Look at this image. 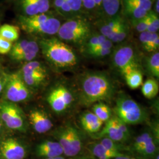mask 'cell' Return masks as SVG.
I'll return each mask as SVG.
<instances>
[{
	"label": "cell",
	"instance_id": "obj_10",
	"mask_svg": "<svg viewBox=\"0 0 159 159\" xmlns=\"http://www.w3.org/2000/svg\"><path fill=\"white\" fill-rule=\"evenodd\" d=\"M21 75L29 89L40 87L46 81L48 77L46 67L37 61L26 63L22 68Z\"/></svg>",
	"mask_w": 159,
	"mask_h": 159
},
{
	"label": "cell",
	"instance_id": "obj_15",
	"mask_svg": "<svg viewBox=\"0 0 159 159\" xmlns=\"http://www.w3.org/2000/svg\"><path fill=\"white\" fill-rule=\"evenodd\" d=\"M38 157L44 159H52L64 155L63 148L57 141L46 140L39 144L35 148Z\"/></svg>",
	"mask_w": 159,
	"mask_h": 159
},
{
	"label": "cell",
	"instance_id": "obj_40",
	"mask_svg": "<svg viewBox=\"0 0 159 159\" xmlns=\"http://www.w3.org/2000/svg\"><path fill=\"white\" fill-rule=\"evenodd\" d=\"M83 6L88 10H93L96 8L94 0H81Z\"/></svg>",
	"mask_w": 159,
	"mask_h": 159
},
{
	"label": "cell",
	"instance_id": "obj_2",
	"mask_svg": "<svg viewBox=\"0 0 159 159\" xmlns=\"http://www.w3.org/2000/svg\"><path fill=\"white\" fill-rule=\"evenodd\" d=\"M40 47L48 62L58 70H72L79 65V59L74 50L60 39H43Z\"/></svg>",
	"mask_w": 159,
	"mask_h": 159
},
{
	"label": "cell",
	"instance_id": "obj_24",
	"mask_svg": "<svg viewBox=\"0 0 159 159\" xmlns=\"http://www.w3.org/2000/svg\"><path fill=\"white\" fill-rule=\"evenodd\" d=\"M99 142L107 149L114 152L125 153L124 152H128V147L123 144L116 142L108 137H103L100 139Z\"/></svg>",
	"mask_w": 159,
	"mask_h": 159
},
{
	"label": "cell",
	"instance_id": "obj_29",
	"mask_svg": "<svg viewBox=\"0 0 159 159\" xmlns=\"http://www.w3.org/2000/svg\"><path fill=\"white\" fill-rule=\"evenodd\" d=\"M21 5L27 16H32L39 14L36 0H21Z\"/></svg>",
	"mask_w": 159,
	"mask_h": 159
},
{
	"label": "cell",
	"instance_id": "obj_38",
	"mask_svg": "<svg viewBox=\"0 0 159 159\" xmlns=\"http://www.w3.org/2000/svg\"><path fill=\"white\" fill-rule=\"evenodd\" d=\"M73 13L80 11L83 6L81 0H66Z\"/></svg>",
	"mask_w": 159,
	"mask_h": 159
},
{
	"label": "cell",
	"instance_id": "obj_42",
	"mask_svg": "<svg viewBox=\"0 0 159 159\" xmlns=\"http://www.w3.org/2000/svg\"><path fill=\"white\" fill-rule=\"evenodd\" d=\"M54 6L56 9L58 11L60 12L61 6H63V4L65 2H67V1L66 0H54Z\"/></svg>",
	"mask_w": 159,
	"mask_h": 159
},
{
	"label": "cell",
	"instance_id": "obj_9",
	"mask_svg": "<svg viewBox=\"0 0 159 159\" xmlns=\"http://www.w3.org/2000/svg\"><path fill=\"white\" fill-rule=\"evenodd\" d=\"M6 98L11 102H21L30 98L31 93L20 74H12L6 77L4 89Z\"/></svg>",
	"mask_w": 159,
	"mask_h": 159
},
{
	"label": "cell",
	"instance_id": "obj_6",
	"mask_svg": "<svg viewBox=\"0 0 159 159\" xmlns=\"http://www.w3.org/2000/svg\"><path fill=\"white\" fill-rule=\"evenodd\" d=\"M90 24L82 18L71 19L60 25L57 34L60 40L81 44L89 39L91 34Z\"/></svg>",
	"mask_w": 159,
	"mask_h": 159
},
{
	"label": "cell",
	"instance_id": "obj_20",
	"mask_svg": "<svg viewBox=\"0 0 159 159\" xmlns=\"http://www.w3.org/2000/svg\"><path fill=\"white\" fill-rule=\"evenodd\" d=\"M143 95L148 99H152L157 96L159 91L158 82L153 77L148 79L142 85Z\"/></svg>",
	"mask_w": 159,
	"mask_h": 159
},
{
	"label": "cell",
	"instance_id": "obj_45",
	"mask_svg": "<svg viewBox=\"0 0 159 159\" xmlns=\"http://www.w3.org/2000/svg\"><path fill=\"white\" fill-rule=\"evenodd\" d=\"M74 159H94L93 157H92V156H90V157H86V156H84V157H82V156H79V157H75V158H74Z\"/></svg>",
	"mask_w": 159,
	"mask_h": 159
},
{
	"label": "cell",
	"instance_id": "obj_16",
	"mask_svg": "<svg viewBox=\"0 0 159 159\" xmlns=\"http://www.w3.org/2000/svg\"><path fill=\"white\" fill-rule=\"evenodd\" d=\"M81 127L89 134H97L102 130L104 123L99 119L92 111H87L80 117Z\"/></svg>",
	"mask_w": 159,
	"mask_h": 159
},
{
	"label": "cell",
	"instance_id": "obj_43",
	"mask_svg": "<svg viewBox=\"0 0 159 159\" xmlns=\"http://www.w3.org/2000/svg\"><path fill=\"white\" fill-rule=\"evenodd\" d=\"M6 77H0V94L3 91L6 84Z\"/></svg>",
	"mask_w": 159,
	"mask_h": 159
},
{
	"label": "cell",
	"instance_id": "obj_4",
	"mask_svg": "<svg viewBox=\"0 0 159 159\" xmlns=\"http://www.w3.org/2000/svg\"><path fill=\"white\" fill-rule=\"evenodd\" d=\"M54 134L66 157L74 159L80 156L84 148V139L81 131L75 125L67 122L58 127Z\"/></svg>",
	"mask_w": 159,
	"mask_h": 159
},
{
	"label": "cell",
	"instance_id": "obj_1",
	"mask_svg": "<svg viewBox=\"0 0 159 159\" xmlns=\"http://www.w3.org/2000/svg\"><path fill=\"white\" fill-rule=\"evenodd\" d=\"M77 99L81 105L89 107L98 102H110L117 87L111 77L102 71H88L77 80Z\"/></svg>",
	"mask_w": 159,
	"mask_h": 159
},
{
	"label": "cell",
	"instance_id": "obj_51",
	"mask_svg": "<svg viewBox=\"0 0 159 159\" xmlns=\"http://www.w3.org/2000/svg\"><path fill=\"white\" fill-rule=\"evenodd\" d=\"M157 1H159V0H157Z\"/></svg>",
	"mask_w": 159,
	"mask_h": 159
},
{
	"label": "cell",
	"instance_id": "obj_22",
	"mask_svg": "<svg viewBox=\"0 0 159 159\" xmlns=\"http://www.w3.org/2000/svg\"><path fill=\"white\" fill-rule=\"evenodd\" d=\"M123 12L127 17L137 21L145 17L148 14V12L142 8L132 5L130 3L122 2Z\"/></svg>",
	"mask_w": 159,
	"mask_h": 159
},
{
	"label": "cell",
	"instance_id": "obj_32",
	"mask_svg": "<svg viewBox=\"0 0 159 159\" xmlns=\"http://www.w3.org/2000/svg\"><path fill=\"white\" fill-rule=\"evenodd\" d=\"M29 41L27 40H23L16 42L14 46H12L11 50L10 51V56L12 59L17 57L19 54L23 51V49L27 45Z\"/></svg>",
	"mask_w": 159,
	"mask_h": 159
},
{
	"label": "cell",
	"instance_id": "obj_14",
	"mask_svg": "<svg viewBox=\"0 0 159 159\" xmlns=\"http://www.w3.org/2000/svg\"><path fill=\"white\" fill-rule=\"evenodd\" d=\"M1 153L6 159H24L26 155L25 148L14 139L3 141L0 147Z\"/></svg>",
	"mask_w": 159,
	"mask_h": 159
},
{
	"label": "cell",
	"instance_id": "obj_17",
	"mask_svg": "<svg viewBox=\"0 0 159 159\" xmlns=\"http://www.w3.org/2000/svg\"><path fill=\"white\" fill-rule=\"evenodd\" d=\"M87 148L91 156L96 159H113L124 154L110 151L100 142L91 143L87 146Z\"/></svg>",
	"mask_w": 159,
	"mask_h": 159
},
{
	"label": "cell",
	"instance_id": "obj_18",
	"mask_svg": "<svg viewBox=\"0 0 159 159\" xmlns=\"http://www.w3.org/2000/svg\"><path fill=\"white\" fill-rule=\"evenodd\" d=\"M40 47L35 41H29L27 45L14 60L19 61H31L37 56Z\"/></svg>",
	"mask_w": 159,
	"mask_h": 159
},
{
	"label": "cell",
	"instance_id": "obj_13",
	"mask_svg": "<svg viewBox=\"0 0 159 159\" xmlns=\"http://www.w3.org/2000/svg\"><path fill=\"white\" fill-rule=\"evenodd\" d=\"M29 120L34 130L44 134L51 130L53 126L51 119L43 110L34 109L29 113Z\"/></svg>",
	"mask_w": 159,
	"mask_h": 159
},
{
	"label": "cell",
	"instance_id": "obj_7",
	"mask_svg": "<svg viewBox=\"0 0 159 159\" xmlns=\"http://www.w3.org/2000/svg\"><path fill=\"white\" fill-rule=\"evenodd\" d=\"M77 98L72 88L63 83L54 86L47 97V102L51 109L57 114L67 113Z\"/></svg>",
	"mask_w": 159,
	"mask_h": 159
},
{
	"label": "cell",
	"instance_id": "obj_19",
	"mask_svg": "<svg viewBox=\"0 0 159 159\" xmlns=\"http://www.w3.org/2000/svg\"><path fill=\"white\" fill-rule=\"evenodd\" d=\"M127 85L133 90L141 87L143 83V76L140 70H133L123 75Z\"/></svg>",
	"mask_w": 159,
	"mask_h": 159
},
{
	"label": "cell",
	"instance_id": "obj_23",
	"mask_svg": "<svg viewBox=\"0 0 159 159\" xmlns=\"http://www.w3.org/2000/svg\"><path fill=\"white\" fill-rule=\"evenodd\" d=\"M20 36L19 28L9 24H5L0 27V37L10 42L17 41Z\"/></svg>",
	"mask_w": 159,
	"mask_h": 159
},
{
	"label": "cell",
	"instance_id": "obj_37",
	"mask_svg": "<svg viewBox=\"0 0 159 159\" xmlns=\"http://www.w3.org/2000/svg\"><path fill=\"white\" fill-rule=\"evenodd\" d=\"M39 14H45L50 8L49 0H36Z\"/></svg>",
	"mask_w": 159,
	"mask_h": 159
},
{
	"label": "cell",
	"instance_id": "obj_46",
	"mask_svg": "<svg viewBox=\"0 0 159 159\" xmlns=\"http://www.w3.org/2000/svg\"><path fill=\"white\" fill-rule=\"evenodd\" d=\"M159 1H157L156 3V14L157 13V14H159Z\"/></svg>",
	"mask_w": 159,
	"mask_h": 159
},
{
	"label": "cell",
	"instance_id": "obj_36",
	"mask_svg": "<svg viewBox=\"0 0 159 159\" xmlns=\"http://www.w3.org/2000/svg\"><path fill=\"white\" fill-rule=\"evenodd\" d=\"M116 118V122L117 126L119 127L120 130L125 135L128 137L130 139L131 132L129 128V125H126L124 122H123L121 120H120L119 119H118L117 117L115 116Z\"/></svg>",
	"mask_w": 159,
	"mask_h": 159
},
{
	"label": "cell",
	"instance_id": "obj_50",
	"mask_svg": "<svg viewBox=\"0 0 159 159\" xmlns=\"http://www.w3.org/2000/svg\"><path fill=\"white\" fill-rule=\"evenodd\" d=\"M1 118H0V129L1 128Z\"/></svg>",
	"mask_w": 159,
	"mask_h": 159
},
{
	"label": "cell",
	"instance_id": "obj_3",
	"mask_svg": "<svg viewBox=\"0 0 159 159\" xmlns=\"http://www.w3.org/2000/svg\"><path fill=\"white\" fill-rule=\"evenodd\" d=\"M113 111L116 117L127 125L142 124L148 119L146 109L123 93L117 97Z\"/></svg>",
	"mask_w": 159,
	"mask_h": 159
},
{
	"label": "cell",
	"instance_id": "obj_44",
	"mask_svg": "<svg viewBox=\"0 0 159 159\" xmlns=\"http://www.w3.org/2000/svg\"><path fill=\"white\" fill-rule=\"evenodd\" d=\"M96 7H100L102 6V0H94Z\"/></svg>",
	"mask_w": 159,
	"mask_h": 159
},
{
	"label": "cell",
	"instance_id": "obj_12",
	"mask_svg": "<svg viewBox=\"0 0 159 159\" xmlns=\"http://www.w3.org/2000/svg\"><path fill=\"white\" fill-rule=\"evenodd\" d=\"M93 137H95V138L98 139H100L103 137H106L116 142L123 144L130 139V138L120 130L116 124L114 116H112V117L106 122L104 127L98 133H97L96 136Z\"/></svg>",
	"mask_w": 159,
	"mask_h": 159
},
{
	"label": "cell",
	"instance_id": "obj_33",
	"mask_svg": "<svg viewBox=\"0 0 159 159\" xmlns=\"http://www.w3.org/2000/svg\"><path fill=\"white\" fill-rule=\"evenodd\" d=\"M136 29L139 33H143L147 30L148 25L150 22V19L148 14L144 17L136 21Z\"/></svg>",
	"mask_w": 159,
	"mask_h": 159
},
{
	"label": "cell",
	"instance_id": "obj_39",
	"mask_svg": "<svg viewBox=\"0 0 159 159\" xmlns=\"http://www.w3.org/2000/svg\"><path fill=\"white\" fill-rule=\"evenodd\" d=\"M157 14L154 11L148 12V15L150 19V22L153 24L157 29H159V17L157 16Z\"/></svg>",
	"mask_w": 159,
	"mask_h": 159
},
{
	"label": "cell",
	"instance_id": "obj_48",
	"mask_svg": "<svg viewBox=\"0 0 159 159\" xmlns=\"http://www.w3.org/2000/svg\"><path fill=\"white\" fill-rule=\"evenodd\" d=\"M67 159L66 157H63V156H60V157H56V158H52V159Z\"/></svg>",
	"mask_w": 159,
	"mask_h": 159
},
{
	"label": "cell",
	"instance_id": "obj_5",
	"mask_svg": "<svg viewBox=\"0 0 159 159\" xmlns=\"http://www.w3.org/2000/svg\"><path fill=\"white\" fill-rule=\"evenodd\" d=\"M20 24L23 30L27 33L48 35L57 34L61 25L56 18L46 14L21 17Z\"/></svg>",
	"mask_w": 159,
	"mask_h": 159
},
{
	"label": "cell",
	"instance_id": "obj_8",
	"mask_svg": "<svg viewBox=\"0 0 159 159\" xmlns=\"http://www.w3.org/2000/svg\"><path fill=\"white\" fill-rule=\"evenodd\" d=\"M114 66L124 74L133 70H140V61L134 48L130 44L120 46L113 51Z\"/></svg>",
	"mask_w": 159,
	"mask_h": 159
},
{
	"label": "cell",
	"instance_id": "obj_35",
	"mask_svg": "<svg viewBox=\"0 0 159 159\" xmlns=\"http://www.w3.org/2000/svg\"><path fill=\"white\" fill-rule=\"evenodd\" d=\"M112 51L111 49H102L97 51H93L87 53V54L90 57H93V58H103L108 56L109 54H111Z\"/></svg>",
	"mask_w": 159,
	"mask_h": 159
},
{
	"label": "cell",
	"instance_id": "obj_31",
	"mask_svg": "<svg viewBox=\"0 0 159 159\" xmlns=\"http://www.w3.org/2000/svg\"><path fill=\"white\" fill-rule=\"evenodd\" d=\"M129 33V27L125 22L122 24L119 30L113 38L110 40L112 43H120L125 39Z\"/></svg>",
	"mask_w": 159,
	"mask_h": 159
},
{
	"label": "cell",
	"instance_id": "obj_47",
	"mask_svg": "<svg viewBox=\"0 0 159 159\" xmlns=\"http://www.w3.org/2000/svg\"><path fill=\"white\" fill-rule=\"evenodd\" d=\"M125 1H128V2H143L147 0H122Z\"/></svg>",
	"mask_w": 159,
	"mask_h": 159
},
{
	"label": "cell",
	"instance_id": "obj_25",
	"mask_svg": "<svg viewBox=\"0 0 159 159\" xmlns=\"http://www.w3.org/2000/svg\"><path fill=\"white\" fill-rule=\"evenodd\" d=\"M148 72L154 79L159 78V52H155L146 60Z\"/></svg>",
	"mask_w": 159,
	"mask_h": 159
},
{
	"label": "cell",
	"instance_id": "obj_34",
	"mask_svg": "<svg viewBox=\"0 0 159 159\" xmlns=\"http://www.w3.org/2000/svg\"><path fill=\"white\" fill-rule=\"evenodd\" d=\"M12 43L0 37V54H6L11 50Z\"/></svg>",
	"mask_w": 159,
	"mask_h": 159
},
{
	"label": "cell",
	"instance_id": "obj_28",
	"mask_svg": "<svg viewBox=\"0 0 159 159\" xmlns=\"http://www.w3.org/2000/svg\"><path fill=\"white\" fill-rule=\"evenodd\" d=\"M159 36L157 33H152L148 31H144L140 35V41L143 48L145 51L148 52L154 40Z\"/></svg>",
	"mask_w": 159,
	"mask_h": 159
},
{
	"label": "cell",
	"instance_id": "obj_27",
	"mask_svg": "<svg viewBox=\"0 0 159 159\" xmlns=\"http://www.w3.org/2000/svg\"><path fill=\"white\" fill-rule=\"evenodd\" d=\"M120 6V0H102V6L108 16H116Z\"/></svg>",
	"mask_w": 159,
	"mask_h": 159
},
{
	"label": "cell",
	"instance_id": "obj_11",
	"mask_svg": "<svg viewBox=\"0 0 159 159\" xmlns=\"http://www.w3.org/2000/svg\"><path fill=\"white\" fill-rule=\"evenodd\" d=\"M0 118L6 125L12 130H25V119L21 110L12 102H4L0 104Z\"/></svg>",
	"mask_w": 159,
	"mask_h": 159
},
{
	"label": "cell",
	"instance_id": "obj_30",
	"mask_svg": "<svg viewBox=\"0 0 159 159\" xmlns=\"http://www.w3.org/2000/svg\"><path fill=\"white\" fill-rule=\"evenodd\" d=\"M107 38L102 34L96 35L91 37L87 40L85 43V48L86 51H89L102 44L105 41L107 40Z\"/></svg>",
	"mask_w": 159,
	"mask_h": 159
},
{
	"label": "cell",
	"instance_id": "obj_26",
	"mask_svg": "<svg viewBox=\"0 0 159 159\" xmlns=\"http://www.w3.org/2000/svg\"><path fill=\"white\" fill-rule=\"evenodd\" d=\"M123 20L119 16H115L114 18L109 20L108 22L103 25L100 28L101 34L105 36L106 38L114 31L117 29Z\"/></svg>",
	"mask_w": 159,
	"mask_h": 159
},
{
	"label": "cell",
	"instance_id": "obj_49",
	"mask_svg": "<svg viewBox=\"0 0 159 159\" xmlns=\"http://www.w3.org/2000/svg\"><path fill=\"white\" fill-rule=\"evenodd\" d=\"M152 159H159V153L157 154Z\"/></svg>",
	"mask_w": 159,
	"mask_h": 159
},
{
	"label": "cell",
	"instance_id": "obj_21",
	"mask_svg": "<svg viewBox=\"0 0 159 159\" xmlns=\"http://www.w3.org/2000/svg\"><path fill=\"white\" fill-rule=\"evenodd\" d=\"M92 112L103 123L107 121L113 116L111 108L104 102L94 104L92 106Z\"/></svg>",
	"mask_w": 159,
	"mask_h": 159
},
{
	"label": "cell",
	"instance_id": "obj_41",
	"mask_svg": "<svg viewBox=\"0 0 159 159\" xmlns=\"http://www.w3.org/2000/svg\"><path fill=\"white\" fill-rule=\"evenodd\" d=\"M113 159H142L139 157H137L136 156H133L132 154H129L124 153L121 154V156H117Z\"/></svg>",
	"mask_w": 159,
	"mask_h": 159
}]
</instances>
